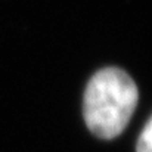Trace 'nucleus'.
Listing matches in <instances>:
<instances>
[{"label": "nucleus", "instance_id": "1", "mask_svg": "<svg viewBox=\"0 0 152 152\" xmlns=\"http://www.w3.org/2000/svg\"><path fill=\"white\" fill-rule=\"evenodd\" d=\"M137 105V87L120 68L98 71L84 92V118L89 130L101 139L117 137Z\"/></svg>", "mask_w": 152, "mask_h": 152}, {"label": "nucleus", "instance_id": "2", "mask_svg": "<svg viewBox=\"0 0 152 152\" xmlns=\"http://www.w3.org/2000/svg\"><path fill=\"white\" fill-rule=\"evenodd\" d=\"M136 152H152V123H146L143 132L140 133L136 145Z\"/></svg>", "mask_w": 152, "mask_h": 152}]
</instances>
